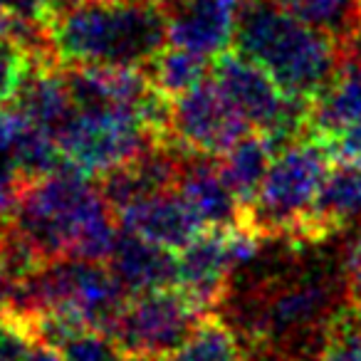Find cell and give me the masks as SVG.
I'll use <instances>...</instances> for the list:
<instances>
[{"mask_svg": "<svg viewBox=\"0 0 361 361\" xmlns=\"http://www.w3.org/2000/svg\"><path fill=\"white\" fill-rule=\"evenodd\" d=\"M13 221L47 260L106 262L119 238L114 208L102 193L99 180L72 164L25 183Z\"/></svg>", "mask_w": 361, "mask_h": 361, "instance_id": "cell-1", "label": "cell"}, {"mask_svg": "<svg viewBox=\"0 0 361 361\" xmlns=\"http://www.w3.org/2000/svg\"><path fill=\"white\" fill-rule=\"evenodd\" d=\"M50 23L62 65L146 70L169 45L166 11L139 0H80Z\"/></svg>", "mask_w": 361, "mask_h": 361, "instance_id": "cell-2", "label": "cell"}, {"mask_svg": "<svg viewBox=\"0 0 361 361\" xmlns=\"http://www.w3.org/2000/svg\"><path fill=\"white\" fill-rule=\"evenodd\" d=\"M344 47L270 0H238L233 50L270 72L285 94H319L334 77Z\"/></svg>", "mask_w": 361, "mask_h": 361, "instance_id": "cell-3", "label": "cell"}, {"mask_svg": "<svg viewBox=\"0 0 361 361\" xmlns=\"http://www.w3.org/2000/svg\"><path fill=\"white\" fill-rule=\"evenodd\" d=\"M331 164V151L314 136L277 151L255 201L245 208L243 228L252 231L260 240L282 238L302 243L307 218Z\"/></svg>", "mask_w": 361, "mask_h": 361, "instance_id": "cell-4", "label": "cell"}, {"mask_svg": "<svg viewBox=\"0 0 361 361\" xmlns=\"http://www.w3.org/2000/svg\"><path fill=\"white\" fill-rule=\"evenodd\" d=\"M55 139L65 159L94 178L136 159L154 144L171 141L151 129L144 111L126 104L77 106Z\"/></svg>", "mask_w": 361, "mask_h": 361, "instance_id": "cell-5", "label": "cell"}, {"mask_svg": "<svg viewBox=\"0 0 361 361\" xmlns=\"http://www.w3.org/2000/svg\"><path fill=\"white\" fill-rule=\"evenodd\" d=\"M208 314L211 312L180 287L141 292L126 300L109 336L129 359L161 361L173 354Z\"/></svg>", "mask_w": 361, "mask_h": 361, "instance_id": "cell-6", "label": "cell"}, {"mask_svg": "<svg viewBox=\"0 0 361 361\" xmlns=\"http://www.w3.org/2000/svg\"><path fill=\"white\" fill-rule=\"evenodd\" d=\"M260 238L247 228H206L178 252V287L206 312H216L238 267L250 262Z\"/></svg>", "mask_w": 361, "mask_h": 361, "instance_id": "cell-7", "label": "cell"}, {"mask_svg": "<svg viewBox=\"0 0 361 361\" xmlns=\"http://www.w3.org/2000/svg\"><path fill=\"white\" fill-rule=\"evenodd\" d=\"M250 124L231 104L213 77L171 99L169 139L188 154L223 156L247 134Z\"/></svg>", "mask_w": 361, "mask_h": 361, "instance_id": "cell-8", "label": "cell"}, {"mask_svg": "<svg viewBox=\"0 0 361 361\" xmlns=\"http://www.w3.org/2000/svg\"><path fill=\"white\" fill-rule=\"evenodd\" d=\"M114 216L121 231L134 233L144 240H151L176 252H180L193 238L206 231L201 218L193 213V208L176 188L129 203V206L114 211Z\"/></svg>", "mask_w": 361, "mask_h": 361, "instance_id": "cell-9", "label": "cell"}, {"mask_svg": "<svg viewBox=\"0 0 361 361\" xmlns=\"http://www.w3.org/2000/svg\"><path fill=\"white\" fill-rule=\"evenodd\" d=\"M238 0H173L166 8L169 42L208 60L231 50Z\"/></svg>", "mask_w": 361, "mask_h": 361, "instance_id": "cell-10", "label": "cell"}, {"mask_svg": "<svg viewBox=\"0 0 361 361\" xmlns=\"http://www.w3.org/2000/svg\"><path fill=\"white\" fill-rule=\"evenodd\" d=\"M176 191L201 218L203 228H240L245 208L238 201L228 180L223 178L218 159L188 154L183 159Z\"/></svg>", "mask_w": 361, "mask_h": 361, "instance_id": "cell-11", "label": "cell"}, {"mask_svg": "<svg viewBox=\"0 0 361 361\" xmlns=\"http://www.w3.org/2000/svg\"><path fill=\"white\" fill-rule=\"evenodd\" d=\"M361 119V37L344 47L334 77L310 102V134L331 141Z\"/></svg>", "mask_w": 361, "mask_h": 361, "instance_id": "cell-12", "label": "cell"}, {"mask_svg": "<svg viewBox=\"0 0 361 361\" xmlns=\"http://www.w3.org/2000/svg\"><path fill=\"white\" fill-rule=\"evenodd\" d=\"M361 221V164L334 161L322 180L302 243H322Z\"/></svg>", "mask_w": 361, "mask_h": 361, "instance_id": "cell-13", "label": "cell"}, {"mask_svg": "<svg viewBox=\"0 0 361 361\" xmlns=\"http://www.w3.org/2000/svg\"><path fill=\"white\" fill-rule=\"evenodd\" d=\"M106 267L129 297L178 287V252L144 240L121 228L114 250L106 257Z\"/></svg>", "mask_w": 361, "mask_h": 361, "instance_id": "cell-14", "label": "cell"}, {"mask_svg": "<svg viewBox=\"0 0 361 361\" xmlns=\"http://www.w3.org/2000/svg\"><path fill=\"white\" fill-rule=\"evenodd\" d=\"M13 104L25 114L30 124L57 136L62 126L75 114L70 82L65 75V65H35L18 90Z\"/></svg>", "mask_w": 361, "mask_h": 361, "instance_id": "cell-15", "label": "cell"}, {"mask_svg": "<svg viewBox=\"0 0 361 361\" xmlns=\"http://www.w3.org/2000/svg\"><path fill=\"white\" fill-rule=\"evenodd\" d=\"M275 154L277 149L272 146V141L265 134L247 131L226 154L218 156V166H221L223 178L228 180V186L233 188V193L243 203V208H247L255 201Z\"/></svg>", "mask_w": 361, "mask_h": 361, "instance_id": "cell-16", "label": "cell"}, {"mask_svg": "<svg viewBox=\"0 0 361 361\" xmlns=\"http://www.w3.org/2000/svg\"><path fill=\"white\" fill-rule=\"evenodd\" d=\"M341 45L361 37V0H270Z\"/></svg>", "mask_w": 361, "mask_h": 361, "instance_id": "cell-17", "label": "cell"}, {"mask_svg": "<svg viewBox=\"0 0 361 361\" xmlns=\"http://www.w3.org/2000/svg\"><path fill=\"white\" fill-rule=\"evenodd\" d=\"M211 67L213 60L169 42L151 60V65L144 72L161 94H166L169 99H176L178 94H183V92L201 85L203 80H208V70Z\"/></svg>", "mask_w": 361, "mask_h": 361, "instance_id": "cell-18", "label": "cell"}, {"mask_svg": "<svg viewBox=\"0 0 361 361\" xmlns=\"http://www.w3.org/2000/svg\"><path fill=\"white\" fill-rule=\"evenodd\" d=\"M161 361H250L238 331L211 312L173 354Z\"/></svg>", "mask_w": 361, "mask_h": 361, "instance_id": "cell-19", "label": "cell"}, {"mask_svg": "<svg viewBox=\"0 0 361 361\" xmlns=\"http://www.w3.org/2000/svg\"><path fill=\"white\" fill-rule=\"evenodd\" d=\"M35 67L30 52L18 42L8 13H0V106L16 99L18 90Z\"/></svg>", "mask_w": 361, "mask_h": 361, "instance_id": "cell-20", "label": "cell"}, {"mask_svg": "<svg viewBox=\"0 0 361 361\" xmlns=\"http://www.w3.org/2000/svg\"><path fill=\"white\" fill-rule=\"evenodd\" d=\"M319 361H361V322L351 302L331 319Z\"/></svg>", "mask_w": 361, "mask_h": 361, "instance_id": "cell-21", "label": "cell"}, {"mask_svg": "<svg viewBox=\"0 0 361 361\" xmlns=\"http://www.w3.org/2000/svg\"><path fill=\"white\" fill-rule=\"evenodd\" d=\"M65 361H126L129 356L121 354L116 341L99 329H77L65 341L57 344Z\"/></svg>", "mask_w": 361, "mask_h": 361, "instance_id": "cell-22", "label": "cell"}, {"mask_svg": "<svg viewBox=\"0 0 361 361\" xmlns=\"http://www.w3.org/2000/svg\"><path fill=\"white\" fill-rule=\"evenodd\" d=\"M40 341L30 322L13 314L11 310L0 317V361H25L32 346Z\"/></svg>", "mask_w": 361, "mask_h": 361, "instance_id": "cell-23", "label": "cell"}, {"mask_svg": "<svg viewBox=\"0 0 361 361\" xmlns=\"http://www.w3.org/2000/svg\"><path fill=\"white\" fill-rule=\"evenodd\" d=\"M326 149L331 151L334 161H359L361 164V119L346 126L331 141H326Z\"/></svg>", "mask_w": 361, "mask_h": 361, "instance_id": "cell-24", "label": "cell"}, {"mask_svg": "<svg viewBox=\"0 0 361 361\" xmlns=\"http://www.w3.org/2000/svg\"><path fill=\"white\" fill-rule=\"evenodd\" d=\"M23 183L6 169H0V233L6 231L16 218L18 196H20Z\"/></svg>", "mask_w": 361, "mask_h": 361, "instance_id": "cell-25", "label": "cell"}, {"mask_svg": "<svg viewBox=\"0 0 361 361\" xmlns=\"http://www.w3.org/2000/svg\"><path fill=\"white\" fill-rule=\"evenodd\" d=\"M344 282H346V295L349 302L361 297V228L356 233V238L351 240L349 252L344 260Z\"/></svg>", "mask_w": 361, "mask_h": 361, "instance_id": "cell-26", "label": "cell"}, {"mask_svg": "<svg viewBox=\"0 0 361 361\" xmlns=\"http://www.w3.org/2000/svg\"><path fill=\"white\" fill-rule=\"evenodd\" d=\"M0 13H11V16H23V18H45V20H52L42 0H0Z\"/></svg>", "mask_w": 361, "mask_h": 361, "instance_id": "cell-27", "label": "cell"}, {"mask_svg": "<svg viewBox=\"0 0 361 361\" xmlns=\"http://www.w3.org/2000/svg\"><path fill=\"white\" fill-rule=\"evenodd\" d=\"M25 361H65V356H62V351L57 349V346H52L40 339L30 349V354H27Z\"/></svg>", "mask_w": 361, "mask_h": 361, "instance_id": "cell-28", "label": "cell"}, {"mask_svg": "<svg viewBox=\"0 0 361 361\" xmlns=\"http://www.w3.org/2000/svg\"><path fill=\"white\" fill-rule=\"evenodd\" d=\"M139 3H151V6H159V8H164V11H166L173 0H139Z\"/></svg>", "mask_w": 361, "mask_h": 361, "instance_id": "cell-29", "label": "cell"}, {"mask_svg": "<svg viewBox=\"0 0 361 361\" xmlns=\"http://www.w3.org/2000/svg\"><path fill=\"white\" fill-rule=\"evenodd\" d=\"M351 307H354V310H356V317H359V322H361V297H359V300L351 302Z\"/></svg>", "mask_w": 361, "mask_h": 361, "instance_id": "cell-30", "label": "cell"}, {"mask_svg": "<svg viewBox=\"0 0 361 361\" xmlns=\"http://www.w3.org/2000/svg\"><path fill=\"white\" fill-rule=\"evenodd\" d=\"M126 361H136V359H126Z\"/></svg>", "mask_w": 361, "mask_h": 361, "instance_id": "cell-31", "label": "cell"}]
</instances>
